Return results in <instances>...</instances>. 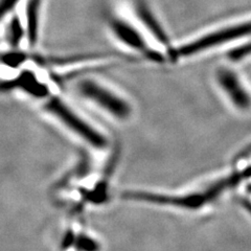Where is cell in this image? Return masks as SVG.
<instances>
[{"label": "cell", "mask_w": 251, "mask_h": 251, "mask_svg": "<svg viewBox=\"0 0 251 251\" xmlns=\"http://www.w3.org/2000/svg\"><path fill=\"white\" fill-rule=\"evenodd\" d=\"M251 34V21L242 23V25H233L229 27H225L222 29H219L214 31L209 35L200 37L197 40H195L191 43H187L179 47L176 51L177 56H191L197 52L203 51L210 47H214L217 45H221L225 42H228L234 39H238L241 37H245Z\"/></svg>", "instance_id": "1"}, {"label": "cell", "mask_w": 251, "mask_h": 251, "mask_svg": "<svg viewBox=\"0 0 251 251\" xmlns=\"http://www.w3.org/2000/svg\"><path fill=\"white\" fill-rule=\"evenodd\" d=\"M46 108L56 115L58 119H60L63 124H65L70 130L75 132L78 136L84 138L88 144L97 148L105 147L106 139L104 136L100 134L97 130L91 128L87 123L81 120L72 110L63 104L59 99H51L49 100Z\"/></svg>", "instance_id": "2"}, {"label": "cell", "mask_w": 251, "mask_h": 251, "mask_svg": "<svg viewBox=\"0 0 251 251\" xmlns=\"http://www.w3.org/2000/svg\"><path fill=\"white\" fill-rule=\"evenodd\" d=\"M78 89L84 97L93 100L114 116L126 119L130 114V107L127 103L94 82L85 81L78 86Z\"/></svg>", "instance_id": "3"}, {"label": "cell", "mask_w": 251, "mask_h": 251, "mask_svg": "<svg viewBox=\"0 0 251 251\" xmlns=\"http://www.w3.org/2000/svg\"><path fill=\"white\" fill-rule=\"evenodd\" d=\"M218 78L221 87L235 106L240 108H248L250 106V96L233 73L229 72V70H222L219 73Z\"/></svg>", "instance_id": "4"}, {"label": "cell", "mask_w": 251, "mask_h": 251, "mask_svg": "<svg viewBox=\"0 0 251 251\" xmlns=\"http://www.w3.org/2000/svg\"><path fill=\"white\" fill-rule=\"evenodd\" d=\"M112 28L115 35L119 37L124 43L128 44L131 47H134V49L137 50H144L145 43L143 38L140 37V35L134 28L131 27L127 23L122 21H114L112 23Z\"/></svg>", "instance_id": "5"}, {"label": "cell", "mask_w": 251, "mask_h": 251, "mask_svg": "<svg viewBox=\"0 0 251 251\" xmlns=\"http://www.w3.org/2000/svg\"><path fill=\"white\" fill-rule=\"evenodd\" d=\"M15 86H19L20 88L25 89L27 93L34 97L43 98L47 94L46 86L39 82L34 75L29 73H25L19 76L17 80L14 81Z\"/></svg>", "instance_id": "6"}, {"label": "cell", "mask_w": 251, "mask_h": 251, "mask_svg": "<svg viewBox=\"0 0 251 251\" xmlns=\"http://www.w3.org/2000/svg\"><path fill=\"white\" fill-rule=\"evenodd\" d=\"M40 0H29L27 4V36L30 44H35L38 35V16Z\"/></svg>", "instance_id": "7"}, {"label": "cell", "mask_w": 251, "mask_h": 251, "mask_svg": "<svg viewBox=\"0 0 251 251\" xmlns=\"http://www.w3.org/2000/svg\"><path fill=\"white\" fill-rule=\"evenodd\" d=\"M22 36H23V29L21 26L20 20L18 18H15L11 22V25L9 28V42L14 47L18 46Z\"/></svg>", "instance_id": "8"}, {"label": "cell", "mask_w": 251, "mask_h": 251, "mask_svg": "<svg viewBox=\"0 0 251 251\" xmlns=\"http://www.w3.org/2000/svg\"><path fill=\"white\" fill-rule=\"evenodd\" d=\"M19 0H0V20L9 13Z\"/></svg>", "instance_id": "9"}]
</instances>
